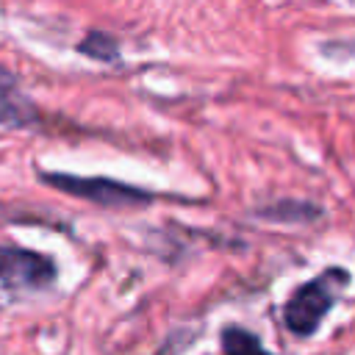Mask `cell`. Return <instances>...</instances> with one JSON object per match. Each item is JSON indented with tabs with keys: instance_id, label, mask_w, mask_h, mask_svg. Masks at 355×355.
I'll list each match as a JSON object with an SVG mask.
<instances>
[{
	"instance_id": "cell-1",
	"label": "cell",
	"mask_w": 355,
	"mask_h": 355,
	"mask_svg": "<svg viewBox=\"0 0 355 355\" xmlns=\"http://www.w3.org/2000/svg\"><path fill=\"white\" fill-rule=\"evenodd\" d=\"M344 283H347V272L327 269L324 275L300 286L283 308V319H286L288 330L297 336H311L319 327L322 316L330 311V305H333V300Z\"/></svg>"
},
{
	"instance_id": "cell-4",
	"label": "cell",
	"mask_w": 355,
	"mask_h": 355,
	"mask_svg": "<svg viewBox=\"0 0 355 355\" xmlns=\"http://www.w3.org/2000/svg\"><path fill=\"white\" fill-rule=\"evenodd\" d=\"M33 122H36V108L17 92L14 75L0 67V125L31 128Z\"/></svg>"
},
{
	"instance_id": "cell-3",
	"label": "cell",
	"mask_w": 355,
	"mask_h": 355,
	"mask_svg": "<svg viewBox=\"0 0 355 355\" xmlns=\"http://www.w3.org/2000/svg\"><path fill=\"white\" fill-rule=\"evenodd\" d=\"M55 266L50 258L22 250V247H3L0 244V280L8 286H25V288H39L53 283Z\"/></svg>"
},
{
	"instance_id": "cell-6",
	"label": "cell",
	"mask_w": 355,
	"mask_h": 355,
	"mask_svg": "<svg viewBox=\"0 0 355 355\" xmlns=\"http://www.w3.org/2000/svg\"><path fill=\"white\" fill-rule=\"evenodd\" d=\"M80 53L89 58H97V61H114L116 58V42L111 36L94 31L80 42Z\"/></svg>"
},
{
	"instance_id": "cell-5",
	"label": "cell",
	"mask_w": 355,
	"mask_h": 355,
	"mask_svg": "<svg viewBox=\"0 0 355 355\" xmlns=\"http://www.w3.org/2000/svg\"><path fill=\"white\" fill-rule=\"evenodd\" d=\"M222 349H225V355H272L261 347V341L252 333H247L241 327H227L222 333Z\"/></svg>"
},
{
	"instance_id": "cell-2",
	"label": "cell",
	"mask_w": 355,
	"mask_h": 355,
	"mask_svg": "<svg viewBox=\"0 0 355 355\" xmlns=\"http://www.w3.org/2000/svg\"><path fill=\"white\" fill-rule=\"evenodd\" d=\"M42 183H47V186H53L64 194L105 205V208L147 205L153 200L150 191L119 183V180H111V178H78V175H64V172H42Z\"/></svg>"
}]
</instances>
